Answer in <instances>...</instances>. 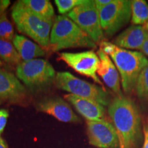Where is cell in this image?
<instances>
[{
  "mask_svg": "<svg viewBox=\"0 0 148 148\" xmlns=\"http://www.w3.org/2000/svg\"><path fill=\"white\" fill-rule=\"evenodd\" d=\"M85 0H56L55 3L60 14H64L76 8L78 5L82 4Z\"/></svg>",
  "mask_w": 148,
  "mask_h": 148,
  "instance_id": "22",
  "label": "cell"
},
{
  "mask_svg": "<svg viewBox=\"0 0 148 148\" xmlns=\"http://www.w3.org/2000/svg\"><path fill=\"white\" fill-rule=\"evenodd\" d=\"M26 95V88L17 77L10 72L0 69V100L19 101Z\"/></svg>",
  "mask_w": 148,
  "mask_h": 148,
  "instance_id": "14",
  "label": "cell"
},
{
  "mask_svg": "<svg viewBox=\"0 0 148 148\" xmlns=\"http://www.w3.org/2000/svg\"><path fill=\"white\" fill-rule=\"evenodd\" d=\"M14 36V28L5 12L0 16V38L12 42Z\"/></svg>",
  "mask_w": 148,
  "mask_h": 148,
  "instance_id": "21",
  "label": "cell"
},
{
  "mask_svg": "<svg viewBox=\"0 0 148 148\" xmlns=\"http://www.w3.org/2000/svg\"><path fill=\"white\" fill-rule=\"evenodd\" d=\"M59 59L81 75L90 77L97 84L102 82L97 75L100 60L97 53L92 50L78 53L62 52L59 54Z\"/></svg>",
  "mask_w": 148,
  "mask_h": 148,
  "instance_id": "9",
  "label": "cell"
},
{
  "mask_svg": "<svg viewBox=\"0 0 148 148\" xmlns=\"http://www.w3.org/2000/svg\"><path fill=\"white\" fill-rule=\"evenodd\" d=\"M66 16L86 32L96 44L103 41L104 33L101 26L99 10L95 1L85 0Z\"/></svg>",
  "mask_w": 148,
  "mask_h": 148,
  "instance_id": "7",
  "label": "cell"
},
{
  "mask_svg": "<svg viewBox=\"0 0 148 148\" xmlns=\"http://www.w3.org/2000/svg\"><path fill=\"white\" fill-rule=\"evenodd\" d=\"M101 26L103 33L113 36L131 19V1L112 0L104 8L99 10Z\"/></svg>",
  "mask_w": 148,
  "mask_h": 148,
  "instance_id": "8",
  "label": "cell"
},
{
  "mask_svg": "<svg viewBox=\"0 0 148 148\" xmlns=\"http://www.w3.org/2000/svg\"><path fill=\"white\" fill-rule=\"evenodd\" d=\"M0 148H8L5 140L0 136Z\"/></svg>",
  "mask_w": 148,
  "mask_h": 148,
  "instance_id": "28",
  "label": "cell"
},
{
  "mask_svg": "<svg viewBox=\"0 0 148 148\" xmlns=\"http://www.w3.org/2000/svg\"><path fill=\"white\" fill-rule=\"evenodd\" d=\"M97 53L100 60L97 75L117 96L123 95L121 90V77L113 61L100 48L98 49Z\"/></svg>",
  "mask_w": 148,
  "mask_h": 148,
  "instance_id": "12",
  "label": "cell"
},
{
  "mask_svg": "<svg viewBox=\"0 0 148 148\" xmlns=\"http://www.w3.org/2000/svg\"><path fill=\"white\" fill-rule=\"evenodd\" d=\"M37 109L53 116L60 121L65 123L79 121V117L74 113L69 103L59 97L42 99L37 104Z\"/></svg>",
  "mask_w": 148,
  "mask_h": 148,
  "instance_id": "11",
  "label": "cell"
},
{
  "mask_svg": "<svg viewBox=\"0 0 148 148\" xmlns=\"http://www.w3.org/2000/svg\"><path fill=\"white\" fill-rule=\"evenodd\" d=\"M75 107V110L86 119V121H101L106 119V110L103 105L92 99L77 97L72 94L64 96Z\"/></svg>",
  "mask_w": 148,
  "mask_h": 148,
  "instance_id": "13",
  "label": "cell"
},
{
  "mask_svg": "<svg viewBox=\"0 0 148 148\" xmlns=\"http://www.w3.org/2000/svg\"><path fill=\"white\" fill-rule=\"evenodd\" d=\"M54 83L59 89L65 90L77 97L92 99L103 106L111 102L108 92L104 88L74 76L69 72H58Z\"/></svg>",
  "mask_w": 148,
  "mask_h": 148,
  "instance_id": "6",
  "label": "cell"
},
{
  "mask_svg": "<svg viewBox=\"0 0 148 148\" xmlns=\"http://www.w3.org/2000/svg\"><path fill=\"white\" fill-rule=\"evenodd\" d=\"M12 18L20 32L30 37L40 47H49L53 20L36 15L18 1L12 7Z\"/></svg>",
  "mask_w": 148,
  "mask_h": 148,
  "instance_id": "4",
  "label": "cell"
},
{
  "mask_svg": "<svg viewBox=\"0 0 148 148\" xmlns=\"http://www.w3.org/2000/svg\"><path fill=\"white\" fill-rule=\"evenodd\" d=\"M9 4H10V1L8 0H0V16L4 13Z\"/></svg>",
  "mask_w": 148,
  "mask_h": 148,
  "instance_id": "26",
  "label": "cell"
},
{
  "mask_svg": "<svg viewBox=\"0 0 148 148\" xmlns=\"http://www.w3.org/2000/svg\"><path fill=\"white\" fill-rule=\"evenodd\" d=\"M1 100H0V104H1Z\"/></svg>",
  "mask_w": 148,
  "mask_h": 148,
  "instance_id": "32",
  "label": "cell"
},
{
  "mask_svg": "<svg viewBox=\"0 0 148 148\" xmlns=\"http://www.w3.org/2000/svg\"><path fill=\"white\" fill-rule=\"evenodd\" d=\"M147 37L145 25H132L114 38V44L125 49H140Z\"/></svg>",
  "mask_w": 148,
  "mask_h": 148,
  "instance_id": "15",
  "label": "cell"
},
{
  "mask_svg": "<svg viewBox=\"0 0 148 148\" xmlns=\"http://www.w3.org/2000/svg\"><path fill=\"white\" fill-rule=\"evenodd\" d=\"M112 0H95V3L96 5V7L98 9V10L100 9L104 8L105 6L108 5L109 3L112 2Z\"/></svg>",
  "mask_w": 148,
  "mask_h": 148,
  "instance_id": "24",
  "label": "cell"
},
{
  "mask_svg": "<svg viewBox=\"0 0 148 148\" xmlns=\"http://www.w3.org/2000/svg\"><path fill=\"white\" fill-rule=\"evenodd\" d=\"M108 112L124 148H138L142 138L141 118L136 103L123 95L116 96Z\"/></svg>",
  "mask_w": 148,
  "mask_h": 148,
  "instance_id": "1",
  "label": "cell"
},
{
  "mask_svg": "<svg viewBox=\"0 0 148 148\" xmlns=\"http://www.w3.org/2000/svg\"><path fill=\"white\" fill-rule=\"evenodd\" d=\"M131 21L133 25H145L148 23V3L145 1H131Z\"/></svg>",
  "mask_w": 148,
  "mask_h": 148,
  "instance_id": "19",
  "label": "cell"
},
{
  "mask_svg": "<svg viewBox=\"0 0 148 148\" xmlns=\"http://www.w3.org/2000/svg\"><path fill=\"white\" fill-rule=\"evenodd\" d=\"M20 4L36 15L47 20H53L54 10L50 1L48 0H21Z\"/></svg>",
  "mask_w": 148,
  "mask_h": 148,
  "instance_id": "17",
  "label": "cell"
},
{
  "mask_svg": "<svg viewBox=\"0 0 148 148\" xmlns=\"http://www.w3.org/2000/svg\"><path fill=\"white\" fill-rule=\"evenodd\" d=\"M89 143L99 148H120L119 134L106 119L86 121Z\"/></svg>",
  "mask_w": 148,
  "mask_h": 148,
  "instance_id": "10",
  "label": "cell"
},
{
  "mask_svg": "<svg viewBox=\"0 0 148 148\" xmlns=\"http://www.w3.org/2000/svg\"><path fill=\"white\" fill-rule=\"evenodd\" d=\"M119 141H120V148H124V146H123V143H122L120 140H119Z\"/></svg>",
  "mask_w": 148,
  "mask_h": 148,
  "instance_id": "29",
  "label": "cell"
},
{
  "mask_svg": "<svg viewBox=\"0 0 148 148\" xmlns=\"http://www.w3.org/2000/svg\"><path fill=\"white\" fill-rule=\"evenodd\" d=\"M16 75L32 91H38L54 82L56 73L47 60L36 58L18 64Z\"/></svg>",
  "mask_w": 148,
  "mask_h": 148,
  "instance_id": "5",
  "label": "cell"
},
{
  "mask_svg": "<svg viewBox=\"0 0 148 148\" xmlns=\"http://www.w3.org/2000/svg\"><path fill=\"white\" fill-rule=\"evenodd\" d=\"M12 43L21 60L24 62L34 60L37 57L45 55V51L43 48L23 36L15 34Z\"/></svg>",
  "mask_w": 148,
  "mask_h": 148,
  "instance_id": "16",
  "label": "cell"
},
{
  "mask_svg": "<svg viewBox=\"0 0 148 148\" xmlns=\"http://www.w3.org/2000/svg\"><path fill=\"white\" fill-rule=\"evenodd\" d=\"M134 90L138 99L148 103V65L140 73Z\"/></svg>",
  "mask_w": 148,
  "mask_h": 148,
  "instance_id": "20",
  "label": "cell"
},
{
  "mask_svg": "<svg viewBox=\"0 0 148 148\" xmlns=\"http://www.w3.org/2000/svg\"><path fill=\"white\" fill-rule=\"evenodd\" d=\"M140 50L143 52V54H145L148 56V37L144 42L143 46L140 49Z\"/></svg>",
  "mask_w": 148,
  "mask_h": 148,
  "instance_id": "27",
  "label": "cell"
},
{
  "mask_svg": "<svg viewBox=\"0 0 148 148\" xmlns=\"http://www.w3.org/2000/svg\"><path fill=\"white\" fill-rule=\"evenodd\" d=\"M0 58L11 66H17L23 60L12 42L0 38Z\"/></svg>",
  "mask_w": 148,
  "mask_h": 148,
  "instance_id": "18",
  "label": "cell"
},
{
  "mask_svg": "<svg viewBox=\"0 0 148 148\" xmlns=\"http://www.w3.org/2000/svg\"><path fill=\"white\" fill-rule=\"evenodd\" d=\"M145 25V27H146V29H147V32H148V23L146 24V25Z\"/></svg>",
  "mask_w": 148,
  "mask_h": 148,
  "instance_id": "30",
  "label": "cell"
},
{
  "mask_svg": "<svg viewBox=\"0 0 148 148\" xmlns=\"http://www.w3.org/2000/svg\"><path fill=\"white\" fill-rule=\"evenodd\" d=\"M90 37L65 15H58L53 21L49 48L52 51L76 47L95 48Z\"/></svg>",
  "mask_w": 148,
  "mask_h": 148,
  "instance_id": "3",
  "label": "cell"
},
{
  "mask_svg": "<svg viewBox=\"0 0 148 148\" xmlns=\"http://www.w3.org/2000/svg\"><path fill=\"white\" fill-rule=\"evenodd\" d=\"M144 141L142 148H148V123L144 125L143 127Z\"/></svg>",
  "mask_w": 148,
  "mask_h": 148,
  "instance_id": "25",
  "label": "cell"
},
{
  "mask_svg": "<svg viewBox=\"0 0 148 148\" xmlns=\"http://www.w3.org/2000/svg\"><path fill=\"white\" fill-rule=\"evenodd\" d=\"M2 66V62H1V60H0V67H1V66Z\"/></svg>",
  "mask_w": 148,
  "mask_h": 148,
  "instance_id": "31",
  "label": "cell"
},
{
  "mask_svg": "<svg viewBox=\"0 0 148 148\" xmlns=\"http://www.w3.org/2000/svg\"><path fill=\"white\" fill-rule=\"evenodd\" d=\"M100 49L113 61L121 77V85L125 93L135 88L140 73L148 65V60L143 53L123 49L112 42L103 40Z\"/></svg>",
  "mask_w": 148,
  "mask_h": 148,
  "instance_id": "2",
  "label": "cell"
},
{
  "mask_svg": "<svg viewBox=\"0 0 148 148\" xmlns=\"http://www.w3.org/2000/svg\"><path fill=\"white\" fill-rule=\"evenodd\" d=\"M9 116V112L6 109H0V136L3 132Z\"/></svg>",
  "mask_w": 148,
  "mask_h": 148,
  "instance_id": "23",
  "label": "cell"
}]
</instances>
